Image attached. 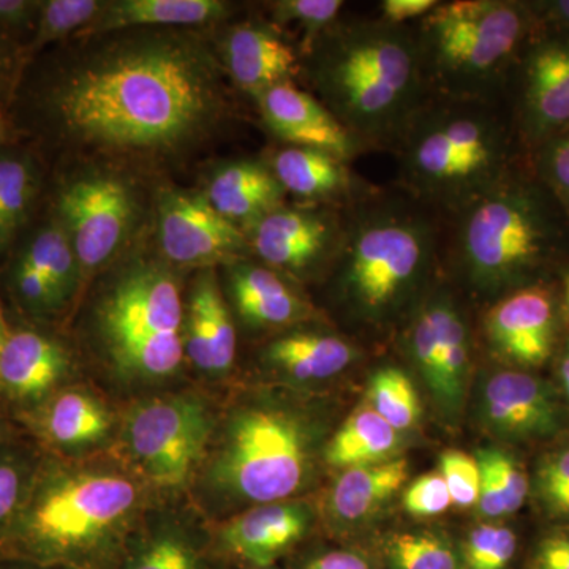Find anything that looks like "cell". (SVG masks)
Instances as JSON below:
<instances>
[{"label":"cell","instance_id":"cell-1","mask_svg":"<svg viewBox=\"0 0 569 569\" xmlns=\"http://www.w3.org/2000/svg\"><path fill=\"white\" fill-rule=\"evenodd\" d=\"M220 70L194 33L112 32L56 73L41 107L52 132L84 151L178 159L211 138L227 114Z\"/></svg>","mask_w":569,"mask_h":569},{"label":"cell","instance_id":"cell-50","mask_svg":"<svg viewBox=\"0 0 569 569\" xmlns=\"http://www.w3.org/2000/svg\"><path fill=\"white\" fill-rule=\"evenodd\" d=\"M537 21L548 22L557 32L569 37V0L531 3Z\"/></svg>","mask_w":569,"mask_h":569},{"label":"cell","instance_id":"cell-53","mask_svg":"<svg viewBox=\"0 0 569 569\" xmlns=\"http://www.w3.org/2000/svg\"><path fill=\"white\" fill-rule=\"evenodd\" d=\"M561 381H563L565 391L569 397V343L565 351L563 361H561Z\"/></svg>","mask_w":569,"mask_h":569},{"label":"cell","instance_id":"cell-9","mask_svg":"<svg viewBox=\"0 0 569 569\" xmlns=\"http://www.w3.org/2000/svg\"><path fill=\"white\" fill-rule=\"evenodd\" d=\"M301 425L282 411L253 408L231 422L217 462V479L238 497L258 503L298 492L309 471Z\"/></svg>","mask_w":569,"mask_h":569},{"label":"cell","instance_id":"cell-7","mask_svg":"<svg viewBox=\"0 0 569 569\" xmlns=\"http://www.w3.org/2000/svg\"><path fill=\"white\" fill-rule=\"evenodd\" d=\"M97 332L123 376H173L183 358V307L171 269L133 258L119 269L96 309Z\"/></svg>","mask_w":569,"mask_h":569},{"label":"cell","instance_id":"cell-29","mask_svg":"<svg viewBox=\"0 0 569 569\" xmlns=\"http://www.w3.org/2000/svg\"><path fill=\"white\" fill-rule=\"evenodd\" d=\"M399 432L380 415L362 408L347 419L326 448L329 466L353 468L383 462L396 451Z\"/></svg>","mask_w":569,"mask_h":569},{"label":"cell","instance_id":"cell-30","mask_svg":"<svg viewBox=\"0 0 569 569\" xmlns=\"http://www.w3.org/2000/svg\"><path fill=\"white\" fill-rule=\"evenodd\" d=\"M110 425V415L102 403L78 391L56 396L41 418L44 433L52 443L67 448L102 440Z\"/></svg>","mask_w":569,"mask_h":569},{"label":"cell","instance_id":"cell-4","mask_svg":"<svg viewBox=\"0 0 569 569\" xmlns=\"http://www.w3.org/2000/svg\"><path fill=\"white\" fill-rule=\"evenodd\" d=\"M397 148L403 187L441 211H463L509 176L507 127L485 100L427 102Z\"/></svg>","mask_w":569,"mask_h":569},{"label":"cell","instance_id":"cell-23","mask_svg":"<svg viewBox=\"0 0 569 569\" xmlns=\"http://www.w3.org/2000/svg\"><path fill=\"white\" fill-rule=\"evenodd\" d=\"M230 11L222 0H119L103 10L81 36L97 37L129 29H181L220 20Z\"/></svg>","mask_w":569,"mask_h":569},{"label":"cell","instance_id":"cell-27","mask_svg":"<svg viewBox=\"0 0 569 569\" xmlns=\"http://www.w3.org/2000/svg\"><path fill=\"white\" fill-rule=\"evenodd\" d=\"M407 478L406 459L347 468L346 473L337 479L332 488V511L342 522H361L389 497L395 496Z\"/></svg>","mask_w":569,"mask_h":569},{"label":"cell","instance_id":"cell-55","mask_svg":"<svg viewBox=\"0 0 569 569\" xmlns=\"http://www.w3.org/2000/svg\"><path fill=\"white\" fill-rule=\"evenodd\" d=\"M7 335L6 326H3L2 317H0V350H2L3 343H6Z\"/></svg>","mask_w":569,"mask_h":569},{"label":"cell","instance_id":"cell-34","mask_svg":"<svg viewBox=\"0 0 569 569\" xmlns=\"http://www.w3.org/2000/svg\"><path fill=\"white\" fill-rule=\"evenodd\" d=\"M383 569H459V550L449 539L429 531H403L385 541Z\"/></svg>","mask_w":569,"mask_h":569},{"label":"cell","instance_id":"cell-5","mask_svg":"<svg viewBox=\"0 0 569 569\" xmlns=\"http://www.w3.org/2000/svg\"><path fill=\"white\" fill-rule=\"evenodd\" d=\"M535 21L531 6L509 0L438 2L417 32L429 88L445 99L485 100Z\"/></svg>","mask_w":569,"mask_h":569},{"label":"cell","instance_id":"cell-2","mask_svg":"<svg viewBox=\"0 0 569 569\" xmlns=\"http://www.w3.org/2000/svg\"><path fill=\"white\" fill-rule=\"evenodd\" d=\"M310 74L361 148L399 144L429 102L417 33L387 20L336 21L310 44Z\"/></svg>","mask_w":569,"mask_h":569},{"label":"cell","instance_id":"cell-16","mask_svg":"<svg viewBox=\"0 0 569 569\" xmlns=\"http://www.w3.org/2000/svg\"><path fill=\"white\" fill-rule=\"evenodd\" d=\"M486 331L505 358L520 366H541L552 353L556 335L552 295L535 284L512 291L489 310Z\"/></svg>","mask_w":569,"mask_h":569},{"label":"cell","instance_id":"cell-38","mask_svg":"<svg viewBox=\"0 0 569 569\" xmlns=\"http://www.w3.org/2000/svg\"><path fill=\"white\" fill-rule=\"evenodd\" d=\"M104 3L99 0H47L41 2L39 20L32 48L44 47L52 41L63 39L70 33L82 31L103 10Z\"/></svg>","mask_w":569,"mask_h":569},{"label":"cell","instance_id":"cell-3","mask_svg":"<svg viewBox=\"0 0 569 569\" xmlns=\"http://www.w3.org/2000/svg\"><path fill=\"white\" fill-rule=\"evenodd\" d=\"M137 505L130 479L74 471L44 479L6 531L2 560L73 569H118L123 529Z\"/></svg>","mask_w":569,"mask_h":569},{"label":"cell","instance_id":"cell-28","mask_svg":"<svg viewBox=\"0 0 569 569\" xmlns=\"http://www.w3.org/2000/svg\"><path fill=\"white\" fill-rule=\"evenodd\" d=\"M432 323L438 367L436 392L441 402L458 406L470 362V337L462 316L451 302L440 298L425 306Z\"/></svg>","mask_w":569,"mask_h":569},{"label":"cell","instance_id":"cell-17","mask_svg":"<svg viewBox=\"0 0 569 569\" xmlns=\"http://www.w3.org/2000/svg\"><path fill=\"white\" fill-rule=\"evenodd\" d=\"M254 99L269 129L291 146L320 149L346 162L361 149L320 100L291 82L266 89Z\"/></svg>","mask_w":569,"mask_h":569},{"label":"cell","instance_id":"cell-40","mask_svg":"<svg viewBox=\"0 0 569 569\" xmlns=\"http://www.w3.org/2000/svg\"><path fill=\"white\" fill-rule=\"evenodd\" d=\"M441 477L447 482L452 505L460 508L478 505L481 471L477 459L459 451L445 452L440 459Z\"/></svg>","mask_w":569,"mask_h":569},{"label":"cell","instance_id":"cell-44","mask_svg":"<svg viewBox=\"0 0 569 569\" xmlns=\"http://www.w3.org/2000/svg\"><path fill=\"white\" fill-rule=\"evenodd\" d=\"M13 284L22 305L32 312H44L59 307L44 277L22 257L14 264Z\"/></svg>","mask_w":569,"mask_h":569},{"label":"cell","instance_id":"cell-35","mask_svg":"<svg viewBox=\"0 0 569 569\" xmlns=\"http://www.w3.org/2000/svg\"><path fill=\"white\" fill-rule=\"evenodd\" d=\"M370 402L373 410L392 429H411L421 415L417 389L402 370L388 367L378 370L370 383Z\"/></svg>","mask_w":569,"mask_h":569},{"label":"cell","instance_id":"cell-36","mask_svg":"<svg viewBox=\"0 0 569 569\" xmlns=\"http://www.w3.org/2000/svg\"><path fill=\"white\" fill-rule=\"evenodd\" d=\"M459 569H511L519 552V538L511 529L485 523L470 531L458 546Z\"/></svg>","mask_w":569,"mask_h":569},{"label":"cell","instance_id":"cell-19","mask_svg":"<svg viewBox=\"0 0 569 569\" xmlns=\"http://www.w3.org/2000/svg\"><path fill=\"white\" fill-rule=\"evenodd\" d=\"M222 58L231 80L252 96L290 82L298 71L293 48L271 29L258 24L230 29L223 40Z\"/></svg>","mask_w":569,"mask_h":569},{"label":"cell","instance_id":"cell-6","mask_svg":"<svg viewBox=\"0 0 569 569\" xmlns=\"http://www.w3.org/2000/svg\"><path fill=\"white\" fill-rule=\"evenodd\" d=\"M458 216L452 249L479 287L522 282L563 244L556 206L541 189L511 176Z\"/></svg>","mask_w":569,"mask_h":569},{"label":"cell","instance_id":"cell-15","mask_svg":"<svg viewBox=\"0 0 569 569\" xmlns=\"http://www.w3.org/2000/svg\"><path fill=\"white\" fill-rule=\"evenodd\" d=\"M309 530L298 505L268 503L228 520L216 538L219 559L242 568H271L293 552Z\"/></svg>","mask_w":569,"mask_h":569},{"label":"cell","instance_id":"cell-43","mask_svg":"<svg viewBox=\"0 0 569 569\" xmlns=\"http://www.w3.org/2000/svg\"><path fill=\"white\" fill-rule=\"evenodd\" d=\"M538 488L546 507L557 516H569V449L550 456L538 475Z\"/></svg>","mask_w":569,"mask_h":569},{"label":"cell","instance_id":"cell-42","mask_svg":"<svg viewBox=\"0 0 569 569\" xmlns=\"http://www.w3.org/2000/svg\"><path fill=\"white\" fill-rule=\"evenodd\" d=\"M447 482L441 473H427L408 488L403 507L415 518H432L451 507Z\"/></svg>","mask_w":569,"mask_h":569},{"label":"cell","instance_id":"cell-13","mask_svg":"<svg viewBox=\"0 0 569 569\" xmlns=\"http://www.w3.org/2000/svg\"><path fill=\"white\" fill-rule=\"evenodd\" d=\"M242 231L250 250L269 268L305 274L337 257L346 223L336 213L320 209L280 206Z\"/></svg>","mask_w":569,"mask_h":569},{"label":"cell","instance_id":"cell-8","mask_svg":"<svg viewBox=\"0 0 569 569\" xmlns=\"http://www.w3.org/2000/svg\"><path fill=\"white\" fill-rule=\"evenodd\" d=\"M437 231L425 212L402 201L362 206L346 223L340 282L369 318L388 316L429 271Z\"/></svg>","mask_w":569,"mask_h":569},{"label":"cell","instance_id":"cell-21","mask_svg":"<svg viewBox=\"0 0 569 569\" xmlns=\"http://www.w3.org/2000/svg\"><path fill=\"white\" fill-rule=\"evenodd\" d=\"M189 316L183 332V351L198 369L227 372L234 362L233 318L212 276H203L190 295Z\"/></svg>","mask_w":569,"mask_h":569},{"label":"cell","instance_id":"cell-56","mask_svg":"<svg viewBox=\"0 0 569 569\" xmlns=\"http://www.w3.org/2000/svg\"><path fill=\"white\" fill-rule=\"evenodd\" d=\"M565 309H567V313L569 317V272L567 276V280H565Z\"/></svg>","mask_w":569,"mask_h":569},{"label":"cell","instance_id":"cell-49","mask_svg":"<svg viewBox=\"0 0 569 569\" xmlns=\"http://www.w3.org/2000/svg\"><path fill=\"white\" fill-rule=\"evenodd\" d=\"M437 6V0H385L381 10L383 20L392 24H406V21L413 18H425Z\"/></svg>","mask_w":569,"mask_h":569},{"label":"cell","instance_id":"cell-54","mask_svg":"<svg viewBox=\"0 0 569 569\" xmlns=\"http://www.w3.org/2000/svg\"><path fill=\"white\" fill-rule=\"evenodd\" d=\"M7 137H9V126H7V119L0 112V144L7 140Z\"/></svg>","mask_w":569,"mask_h":569},{"label":"cell","instance_id":"cell-41","mask_svg":"<svg viewBox=\"0 0 569 569\" xmlns=\"http://www.w3.org/2000/svg\"><path fill=\"white\" fill-rule=\"evenodd\" d=\"M542 146L545 149L539 163L542 181L556 198L561 211L569 217V129Z\"/></svg>","mask_w":569,"mask_h":569},{"label":"cell","instance_id":"cell-52","mask_svg":"<svg viewBox=\"0 0 569 569\" xmlns=\"http://www.w3.org/2000/svg\"><path fill=\"white\" fill-rule=\"evenodd\" d=\"M0 569H73L66 567H52V565L33 563L26 560H0Z\"/></svg>","mask_w":569,"mask_h":569},{"label":"cell","instance_id":"cell-25","mask_svg":"<svg viewBox=\"0 0 569 569\" xmlns=\"http://www.w3.org/2000/svg\"><path fill=\"white\" fill-rule=\"evenodd\" d=\"M272 173L284 192L309 201H332L355 193L346 160L320 149L290 146L276 153Z\"/></svg>","mask_w":569,"mask_h":569},{"label":"cell","instance_id":"cell-12","mask_svg":"<svg viewBox=\"0 0 569 569\" xmlns=\"http://www.w3.org/2000/svg\"><path fill=\"white\" fill-rule=\"evenodd\" d=\"M157 241L179 266L233 263L250 252L244 231L213 211L204 193L178 189L157 198Z\"/></svg>","mask_w":569,"mask_h":569},{"label":"cell","instance_id":"cell-33","mask_svg":"<svg viewBox=\"0 0 569 569\" xmlns=\"http://www.w3.org/2000/svg\"><path fill=\"white\" fill-rule=\"evenodd\" d=\"M21 257L44 277L56 302L61 306L81 276L77 254L62 224L58 220H52L51 223L41 227Z\"/></svg>","mask_w":569,"mask_h":569},{"label":"cell","instance_id":"cell-18","mask_svg":"<svg viewBox=\"0 0 569 569\" xmlns=\"http://www.w3.org/2000/svg\"><path fill=\"white\" fill-rule=\"evenodd\" d=\"M486 418L509 437L548 436L559 427V407L548 385L529 373L507 370L486 385Z\"/></svg>","mask_w":569,"mask_h":569},{"label":"cell","instance_id":"cell-14","mask_svg":"<svg viewBox=\"0 0 569 569\" xmlns=\"http://www.w3.org/2000/svg\"><path fill=\"white\" fill-rule=\"evenodd\" d=\"M520 127L523 137L545 144L569 129V37L533 43L522 66Z\"/></svg>","mask_w":569,"mask_h":569},{"label":"cell","instance_id":"cell-10","mask_svg":"<svg viewBox=\"0 0 569 569\" xmlns=\"http://www.w3.org/2000/svg\"><path fill=\"white\" fill-rule=\"evenodd\" d=\"M137 194L121 176L88 171L58 193V222L69 236L81 276L110 263L137 224Z\"/></svg>","mask_w":569,"mask_h":569},{"label":"cell","instance_id":"cell-31","mask_svg":"<svg viewBox=\"0 0 569 569\" xmlns=\"http://www.w3.org/2000/svg\"><path fill=\"white\" fill-rule=\"evenodd\" d=\"M40 173L24 153H0V253L21 233L39 197Z\"/></svg>","mask_w":569,"mask_h":569},{"label":"cell","instance_id":"cell-24","mask_svg":"<svg viewBox=\"0 0 569 569\" xmlns=\"http://www.w3.org/2000/svg\"><path fill=\"white\" fill-rule=\"evenodd\" d=\"M230 283L234 305L247 323L283 326L309 313V307L290 284L264 266L236 263L231 268Z\"/></svg>","mask_w":569,"mask_h":569},{"label":"cell","instance_id":"cell-20","mask_svg":"<svg viewBox=\"0 0 569 569\" xmlns=\"http://www.w3.org/2000/svg\"><path fill=\"white\" fill-rule=\"evenodd\" d=\"M203 193L213 211L244 230L266 213L283 206L287 192L271 168L242 160L219 168Z\"/></svg>","mask_w":569,"mask_h":569},{"label":"cell","instance_id":"cell-46","mask_svg":"<svg viewBox=\"0 0 569 569\" xmlns=\"http://www.w3.org/2000/svg\"><path fill=\"white\" fill-rule=\"evenodd\" d=\"M293 569H377L376 561L356 549H325L296 561Z\"/></svg>","mask_w":569,"mask_h":569},{"label":"cell","instance_id":"cell-22","mask_svg":"<svg viewBox=\"0 0 569 569\" xmlns=\"http://www.w3.org/2000/svg\"><path fill=\"white\" fill-rule=\"evenodd\" d=\"M67 367L66 351L50 337L13 332L0 350V388L14 399H39L66 376Z\"/></svg>","mask_w":569,"mask_h":569},{"label":"cell","instance_id":"cell-47","mask_svg":"<svg viewBox=\"0 0 569 569\" xmlns=\"http://www.w3.org/2000/svg\"><path fill=\"white\" fill-rule=\"evenodd\" d=\"M527 569H569V530H556L539 539Z\"/></svg>","mask_w":569,"mask_h":569},{"label":"cell","instance_id":"cell-26","mask_svg":"<svg viewBox=\"0 0 569 569\" xmlns=\"http://www.w3.org/2000/svg\"><path fill=\"white\" fill-rule=\"evenodd\" d=\"M355 348L339 336L295 332L277 339L266 358L296 380H325L346 370L355 359Z\"/></svg>","mask_w":569,"mask_h":569},{"label":"cell","instance_id":"cell-32","mask_svg":"<svg viewBox=\"0 0 569 569\" xmlns=\"http://www.w3.org/2000/svg\"><path fill=\"white\" fill-rule=\"evenodd\" d=\"M216 550L197 545L178 531H163L140 545L127 546L118 569H219Z\"/></svg>","mask_w":569,"mask_h":569},{"label":"cell","instance_id":"cell-11","mask_svg":"<svg viewBox=\"0 0 569 569\" xmlns=\"http://www.w3.org/2000/svg\"><path fill=\"white\" fill-rule=\"evenodd\" d=\"M208 411L187 397L153 400L134 408L127 447L141 473L160 488H179L192 475L208 441Z\"/></svg>","mask_w":569,"mask_h":569},{"label":"cell","instance_id":"cell-39","mask_svg":"<svg viewBox=\"0 0 569 569\" xmlns=\"http://www.w3.org/2000/svg\"><path fill=\"white\" fill-rule=\"evenodd\" d=\"M342 7L340 0H279L269 3L272 18L279 24H296L307 33L309 47L335 24Z\"/></svg>","mask_w":569,"mask_h":569},{"label":"cell","instance_id":"cell-57","mask_svg":"<svg viewBox=\"0 0 569 569\" xmlns=\"http://www.w3.org/2000/svg\"><path fill=\"white\" fill-rule=\"evenodd\" d=\"M242 569H280V568L271 567V568H242Z\"/></svg>","mask_w":569,"mask_h":569},{"label":"cell","instance_id":"cell-37","mask_svg":"<svg viewBox=\"0 0 569 569\" xmlns=\"http://www.w3.org/2000/svg\"><path fill=\"white\" fill-rule=\"evenodd\" d=\"M477 462L481 471L482 496L501 501L507 516L518 511L529 493V481L519 463L498 449L479 451Z\"/></svg>","mask_w":569,"mask_h":569},{"label":"cell","instance_id":"cell-45","mask_svg":"<svg viewBox=\"0 0 569 569\" xmlns=\"http://www.w3.org/2000/svg\"><path fill=\"white\" fill-rule=\"evenodd\" d=\"M26 477L20 463L0 458V539L24 503Z\"/></svg>","mask_w":569,"mask_h":569},{"label":"cell","instance_id":"cell-48","mask_svg":"<svg viewBox=\"0 0 569 569\" xmlns=\"http://www.w3.org/2000/svg\"><path fill=\"white\" fill-rule=\"evenodd\" d=\"M41 2L36 0H0V32L36 29Z\"/></svg>","mask_w":569,"mask_h":569},{"label":"cell","instance_id":"cell-51","mask_svg":"<svg viewBox=\"0 0 569 569\" xmlns=\"http://www.w3.org/2000/svg\"><path fill=\"white\" fill-rule=\"evenodd\" d=\"M14 56L6 37L0 32V97L9 88L11 73H13Z\"/></svg>","mask_w":569,"mask_h":569}]
</instances>
